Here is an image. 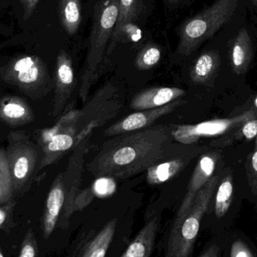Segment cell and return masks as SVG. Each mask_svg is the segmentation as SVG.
<instances>
[{
	"instance_id": "obj_1",
	"label": "cell",
	"mask_w": 257,
	"mask_h": 257,
	"mask_svg": "<svg viewBox=\"0 0 257 257\" xmlns=\"http://www.w3.org/2000/svg\"><path fill=\"white\" fill-rule=\"evenodd\" d=\"M173 125H152L114 136L87 164L94 178L124 180L147 172L154 164L188 152L172 136Z\"/></svg>"
},
{
	"instance_id": "obj_2",
	"label": "cell",
	"mask_w": 257,
	"mask_h": 257,
	"mask_svg": "<svg viewBox=\"0 0 257 257\" xmlns=\"http://www.w3.org/2000/svg\"><path fill=\"white\" fill-rule=\"evenodd\" d=\"M119 0H99L95 5L89 49L84 62L79 89L80 98L86 102L111 39L118 17Z\"/></svg>"
},
{
	"instance_id": "obj_3",
	"label": "cell",
	"mask_w": 257,
	"mask_h": 257,
	"mask_svg": "<svg viewBox=\"0 0 257 257\" xmlns=\"http://www.w3.org/2000/svg\"><path fill=\"white\" fill-rule=\"evenodd\" d=\"M238 5V0H216L199 15L185 21L180 30L177 54L181 57L190 55L204 41L230 21Z\"/></svg>"
},
{
	"instance_id": "obj_4",
	"label": "cell",
	"mask_w": 257,
	"mask_h": 257,
	"mask_svg": "<svg viewBox=\"0 0 257 257\" xmlns=\"http://www.w3.org/2000/svg\"><path fill=\"white\" fill-rule=\"evenodd\" d=\"M0 77L33 100L40 99L52 89L48 68L37 55H19L0 68Z\"/></svg>"
},
{
	"instance_id": "obj_5",
	"label": "cell",
	"mask_w": 257,
	"mask_h": 257,
	"mask_svg": "<svg viewBox=\"0 0 257 257\" xmlns=\"http://www.w3.org/2000/svg\"><path fill=\"white\" fill-rule=\"evenodd\" d=\"M218 176L211 177L198 193L190 211L175 230H171L167 244V257H187L191 254L197 238L201 220L218 184Z\"/></svg>"
},
{
	"instance_id": "obj_6",
	"label": "cell",
	"mask_w": 257,
	"mask_h": 257,
	"mask_svg": "<svg viewBox=\"0 0 257 257\" xmlns=\"http://www.w3.org/2000/svg\"><path fill=\"white\" fill-rule=\"evenodd\" d=\"M14 196L23 194L38 172L40 155L27 134L12 131L8 136L6 149Z\"/></svg>"
},
{
	"instance_id": "obj_7",
	"label": "cell",
	"mask_w": 257,
	"mask_h": 257,
	"mask_svg": "<svg viewBox=\"0 0 257 257\" xmlns=\"http://www.w3.org/2000/svg\"><path fill=\"white\" fill-rule=\"evenodd\" d=\"M121 107L120 94L114 84L108 83L98 90L84 108L78 111L75 122L76 146L85 138L89 131L117 114Z\"/></svg>"
},
{
	"instance_id": "obj_8",
	"label": "cell",
	"mask_w": 257,
	"mask_h": 257,
	"mask_svg": "<svg viewBox=\"0 0 257 257\" xmlns=\"http://www.w3.org/2000/svg\"><path fill=\"white\" fill-rule=\"evenodd\" d=\"M78 110L63 115L55 126L42 130L36 137L41 148L38 172L57 161L65 152L76 146L75 122Z\"/></svg>"
},
{
	"instance_id": "obj_9",
	"label": "cell",
	"mask_w": 257,
	"mask_h": 257,
	"mask_svg": "<svg viewBox=\"0 0 257 257\" xmlns=\"http://www.w3.org/2000/svg\"><path fill=\"white\" fill-rule=\"evenodd\" d=\"M254 110L229 119H214L196 125H173L172 134L175 140L185 145L196 143L202 137H214L225 134L234 128L241 127L249 120L254 119Z\"/></svg>"
},
{
	"instance_id": "obj_10",
	"label": "cell",
	"mask_w": 257,
	"mask_h": 257,
	"mask_svg": "<svg viewBox=\"0 0 257 257\" xmlns=\"http://www.w3.org/2000/svg\"><path fill=\"white\" fill-rule=\"evenodd\" d=\"M219 156L220 155L218 152H208L202 155L198 161L189 183L187 193L175 216L172 230H175L179 226L183 219L191 208L198 193L208 182V180L212 177Z\"/></svg>"
},
{
	"instance_id": "obj_11",
	"label": "cell",
	"mask_w": 257,
	"mask_h": 257,
	"mask_svg": "<svg viewBox=\"0 0 257 257\" xmlns=\"http://www.w3.org/2000/svg\"><path fill=\"white\" fill-rule=\"evenodd\" d=\"M54 81L52 113L53 116H58L66 110L76 86L72 60L65 50H61L57 55Z\"/></svg>"
},
{
	"instance_id": "obj_12",
	"label": "cell",
	"mask_w": 257,
	"mask_h": 257,
	"mask_svg": "<svg viewBox=\"0 0 257 257\" xmlns=\"http://www.w3.org/2000/svg\"><path fill=\"white\" fill-rule=\"evenodd\" d=\"M184 100H175L166 105L150 110H139L137 113L128 115L126 117L117 121L104 131L105 137H114L123 133L142 129L154 125V122L163 116L175 111L185 104Z\"/></svg>"
},
{
	"instance_id": "obj_13",
	"label": "cell",
	"mask_w": 257,
	"mask_h": 257,
	"mask_svg": "<svg viewBox=\"0 0 257 257\" xmlns=\"http://www.w3.org/2000/svg\"><path fill=\"white\" fill-rule=\"evenodd\" d=\"M87 149L86 142H80L69 159L66 172H63V182L65 187V202L61 215L63 221L70 217L74 213L73 206L75 198L79 191L81 174L84 164V152Z\"/></svg>"
},
{
	"instance_id": "obj_14",
	"label": "cell",
	"mask_w": 257,
	"mask_h": 257,
	"mask_svg": "<svg viewBox=\"0 0 257 257\" xmlns=\"http://www.w3.org/2000/svg\"><path fill=\"white\" fill-rule=\"evenodd\" d=\"M65 202L63 173H60L54 180L47 198L42 220L43 236L48 239L55 229Z\"/></svg>"
},
{
	"instance_id": "obj_15",
	"label": "cell",
	"mask_w": 257,
	"mask_h": 257,
	"mask_svg": "<svg viewBox=\"0 0 257 257\" xmlns=\"http://www.w3.org/2000/svg\"><path fill=\"white\" fill-rule=\"evenodd\" d=\"M185 94V91L179 88H151L136 94L132 99L130 107L135 110L157 108L182 98Z\"/></svg>"
},
{
	"instance_id": "obj_16",
	"label": "cell",
	"mask_w": 257,
	"mask_h": 257,
	"mask_svg": "<svg viewBox=\"0 0 257 257\" xmlns=\"http://www.w3.org/2000/svg\"><path fill=\"white\" fill-rule=\"evenodd\" d=\"M35 119L34 113L28 103L18 96L0 98V121L10 126H21Z\"/></svg>"
},
{
	"instance_id": "obj_17",
	"label": "cell",
	"mask_w": 257,
	"mask_h": 257,
	"mask_svg": "<svg viewBox=\"0 0 257 257\" xmlns=\"http://www.w3.org/2000/svg\"><path fill=\"white\" fill-rule=\"evenodd\" d=\"M160 216L156 215L145 225L130 243L122 257H149L154 250L156 236L160 229Z\"/></svg>"
},
{
	"instance_id": "obj_18",
	"label": "cell",
	"mask_w": 257,
	"mask_h": 257,
	"mask_svg": "<svg viewBox=\"0 0 257 257\" xmlns=\"http://www.w3.org/2000/svg\"><path fill=\"white\" fill-rule=\"evenodd\" d=\"M191 160V154L188 152L154 164L147 170V182L150 185H160L181 173Z\"/></svg>"
},
{
	"instance_id": "obj_19",
	"label": "cell",
	"mask_w": 257,
	"mask_h": 257,
	"mask_svg": "<svg viewBox=\"0 0 257 257\" xmlns=\"http://www.w3.org/2000/svg\"><path fill=\"white\" fill-rule=\"evenodd\" d=\"M117 219L110 220L96 235L84 241L78 248L75 256L83 257H104L112 241Z\"/></svg>"
},
{
	"instance_id": "obj_20",
	"label": "cell",
	"mask_w": 257,
	"mask_h": 257,
	"mask_svg": "<svg viewBox=\"0 0 257 257\" xmlns=\"http://www.w3.org/2000/svg\"><path fill=\"white\" fill-rule=\"evenodd\" d=\"M253 48L248 31L243 28L237 35L231 51L232 69L237 74L247 72L251 63Z\"/></svg>"
},
{
	"instance_id": "obj_21",
	"label": "cell",
	"mask_w": 257,
	"mask_h": 257,
	"mask_svg": "<svg viewBox=\"0 0 257 257\" xmlns=\"http://www.w3.org/2000/svg\"><path fill=\"white\" fill-rule=\"evenodd\" d=\"M139 1L140 0H119L118 17L107 48V55L109 56L113 52L126 27L137 20L141 8Z\"/></svg>"
},
{
	"instance_id": "obj_22",
	"label": "cell",
	"mask_w": 257,
	"mask_h": 257,
	"mask_svg": "<svg viewBox=\"0 0 257 257\" xmlns=\"http://www.w3.org/2000/svg\"><path fill=\"white\" fill-rule=\"evenodd\" d=\"M220 65V57L216 51H208L196 59L190 71V77L194 84L208 82L217 73Z\"/></svg>"
},
{
	"instance_id": "obj_23",
	"label": "cell",
	"mask_w": 257,
	"mask_h": 257,
	"mask_svg": "<svg viewBox=\"0 0 257 257\" xmlns=\"http://www.w3.org/2000/svg\"><path fill=\"white\" fill-rule=\"evenodd\" d=\"M59 16L65 31L73 36L81 23V0H59Z\"/></svg>"
},
{
	"instance_id": "obj_24",
	"label": "cell",
	"mask_w": 257,
	"mask_h": 257,
	"mask_svg": "<svg viewBox=\"0 0 257 257\" xmlns=\"http://www.w3.org/2000/svg\"><path fill=\"white\" fill-rule=\"evenodd\" d=\"M233 183L231 175L225 177L219 186L215 201V214L217 218L224 217L230 208L233 196Z\"/></svg>"
},
{
	"instance_id": "obj_25",
	"label": "cell",
	"mask_w": 257,
	"mask_h": 257,
	"mask_svg": "<svg viewBox=\"0 0 257 257\" xmlns=\"http://www.w3.org/2000/svg\"><path fill=\"white\" fill-rule=\"evenodd\" d=\"M14 197L6 149H0V205L12 202Z\"/></svg>"
},
{
	"instance_id": "obj_26",
	"label": "cell",
	"mask_w": 257,
	"mask_h": 257,
	"mask_svg": "<svg viewBox=\"0 0 257 257\" xmlns=\"http://www.w3.org/2000/svg\"><path fill=\"white\" fill-rule=\"evenodd\" d=\"M161 55V50L157 45H148L138 54L135 64L139 70H148L160 62Z\"/></svg>"
},
{
	"instance_id": "obj_27",
	"label": "cell",
	"mask_w": 257,
	"mask_h": 257,
	"mask_svg": "<svg viewBox=\"0 0 257 257\" xmlns=\"http://www.w3.org/2000/svg\"><path fill=\"white\" fill-rule=\"evenodd\" d=\"M115 180L111 177L107 176L96 178L90 187L93 197L105 199L112 196L117 190Z\"/></svg>"
},
{
	"instance_id": "obj_28",
	"label": "cell",
	"mask_w": 257,
	"mask_h": 257,
	"mask_svg": "<svg viewBox=\"0 0 257 257\" xmlns=\"http://www.w3.org/2000/svg\"><path fill=\"white\" fill-rule=\"evenodd\" d=\"M39 248L34 232L31 228L28 229L20 249L19 257H35L38 256Z\"/></svg>"
},
{
	"instance_id": "obj_29",
	"label": "cell",
	"mask_w": 257,
	"mask_h": 257,
	"mask_svg": "<svg viewBox=\"0 0 257 257\" xmlns=\"http://www.w3.org/2000/svg\"><path fill=\"white\" fill-rule=\"evenodd\" d=\"M15 206V201L0 205V229L6 230L8 228L12 227V215Z\"/></svg>"
},
{
	"instance_id": "obj_30",
	"label": "cell",
	"mask_w": 257,
	"mask_h": 257,
	"mask_svg": "<svg viewBox=\"0 0 257 257\" xmlns=\"http://www.w3.org/2000/svg\"><path fill=\"white\" fill-rule=\"evenodd\" d=\"M247 176H248L249 184L251 187L252 192L255 195L257 194V135L255 141V148L252 154L250 164L247 168Z\"/></svg>"
},
{
	"instance_id": "obj_31",
	"label": "cell",
	"mask_w": 257,
	"mask_h": 257,
	"mask_svg": "<svg viewBox=\"0 0 257 257\" xmlns=\"http://www.w3.org/2000/svg\"><path fill=\"white\" fill-rule=\"evenodd\" d=\"M230 256L232 257H253V254L247 244L241 241H236L232 244Z\"/></svg>"
},
{
	"instance_id": "obj_32",
	"label": "cell",
	"mask_w": 257,
	"mask_h": 257,
	"mask_svg": "<svg viewBox=\"0 0 257 257\" xmlns=\"http://www.w3.org/2000/svg\"><path fill=\"white\" fill-rule=\"evenodd\" d=\"M39 2V0H21V6L24 12L23 19L24 21H27L33 16Z\"/></svg>"
},
{
	"instance_id": "obj_33",
	"label": "cell",
	"mask_w": 257,
	"mask_h": 257,
	"mask_svg": "<svg viewBox=\"0 0 257 257\" xmlns=\"http://www.w3.org/2000/svg\"><path fill=\"white\" fill-rule=\"evenodd\" d=\"M241 133L247 139H252L257 135V119H251L241 126Z\"/></svg>"
},
{
	"instance_id": "obj_34",
	"label": "cell",
	"mask_w": 257,
	"mask_h": 257,
	"mask_svg": "<svg viewBox=\"0 0 257 257\" xmlns=\"http://www.w3.org/2000/svg\"><path fill=\"white\" fill-rule=\"evenodd\" d=\"M219 247L217 246L213 245L208 247L206 250L200 254V257H217L219 256Z\"/></svg>"
},
{
	"instance_id": "obj_35",
	"label": "cell",
	"mask_w": 257,
	"mask_h": 257,
	"mask_svg": "<svg viewBox=\"0 0 257 257\" xmlns=\"http://www.w3.org/2000/svg\"><path fill=\"white\" fill-rule=\"evenodd\" d=\"M169 4L171 5H177L181 2V0H168Z\"/></svg>"
},
{
	"instance_id": "obj_36",
	"label": "cell",
	"mask_w": 257,
	"mask_h": 257,
	"mask_svg": "<svg viewBox=\"0 0 257 257\" xmlns=\"http://www.w3.org/2000/svg\"><path fill=\"white\" fill-rule=\"evenodd\" d=\"M250 1L253 3V6H254L255 9L257 11V0H250Z\"/></svg>"
},
{
	"instance_id": "obj_37",
	"label": "cell",
	"mask_w": 257,
	"mask_h": 257,
	"mask_svg": "<svg viewBox=\"0 0 257 257\" xmlns=\"http://www.w3.org/2000/svg\"><path fill=\"white\" fill-rule=\"evenodd\" d=\"M3 256H4V254H3V250L0 248V257H3Z\"/></svg>"
},
{
	"instance_id": "obj_38",
	"label": "cell",
	"mask_w": 257,
	"mask_h": 257,
	"mask_svg": "<svg viewBox=\"0 0 257 257\" xmlns=\"http://www.w3.org/2000/svg\"><path fill=\"white\" fill-rule=\"evenodd\" d=\"M255 103H256V107H257V98L256 99V101H255Z\"/></svg>"
}]
</instances>
